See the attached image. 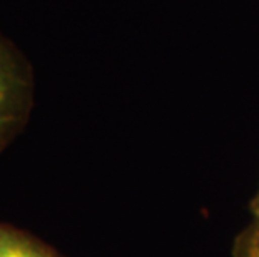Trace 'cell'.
<instances>
[{"mask_svg":"<svg viewBox=\"0 0 259 257\" xmlns=\"http://www.w3.org/2000/svg\"><path fill=\"white\" fill-rule=\"evenodd\" d=\"M254 257H259V250H257V252L254 254Z\"/></svg>","mask_w":259,"mask_h":257,"instance_id":"cell-3","label":"cell"},{"mask_svg":"<svg viewBox=\"0 0 259 257\" xmlns=\"http://www.w3.org/2000/svg\"><path fill=\"white\" fill-rule=\"evenodd\" d=\"M0 257H46L32 247L29 242H24L10 234L0 236Z\"/></svg>","mask_w":259,"mask_h":257,"instance_id":"cell-2","label":"cell"},{"mask_svg":"<svg viewBox=\"0 0 259 257\" xmlns=\"http://www.w3.org/2000/svg\"><path fill=\"white\" fill-rule=\"evenodd\" d=\"M30 94L32 70L24 54L0 34V147L24 120Z\"/></svg>","mask_w":259,"mask_h":257,"instance_id":"cell-1","label":"cell"}]
</instances>
